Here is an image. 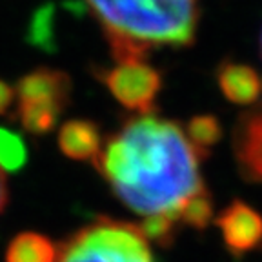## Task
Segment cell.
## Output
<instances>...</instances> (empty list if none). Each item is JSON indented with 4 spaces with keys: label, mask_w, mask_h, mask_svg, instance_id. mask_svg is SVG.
Masks as SVG:
<instances>
[{
    "label": "cell",
    "mask_w": 262,
    "mask_h": 262,
    "mask_svg": "<svg viewBox=\"0 0 262 262\" xmlns=\"http://www.w3.org/2000/svg\"><path fill=\"white\" fill-rule=\"evenodd\" d=\"M6 204H8V182H6L4 171L0 169V213L4 211Z\"/></svg>",
    "instance_id": "9a60e30c"
},
{
    "label": "cell",
    "mask_w": 262,
    "mask_h": 262,
    "mask_svg": "<svg viewBox=\"0 0 262 262\" xmlns=\"http://www.w3.org/2000/svg\"><path fill=\"white\" fill-rule=\"evenodd\" d=\"M226 248L235 257L250 253L262 244V217L251 206L235 201L217 217Z\"/></svg>",
    "instance_id": "5b68a950"
},
{
    "label": "cell",
    "mask_w": 262,
    "mask_h": 262,
    "mask_svg": "<svg viewBox=\"0 0 262 262\" xmlns=\"http://www.w3.org/2000/svg\"><path fill=\"white\" fill-rule=\"evenodd\" d=\"M100 80L124 107L139 115L151 113L162 88V77L146 58H122L102 70Z\"/></svg>",
    "instance_id": "277c9868"
},
{
    "label": "cell",
    "mask_w": 262,
    "mask_h": 262,
    "mask_svg": "<svg viewBox=\"0 0 262 262\" xmlns=\"http://www.w3.org/2000/svg\"><path fill=\"white\" fill-rule=\"evenodd\" d=\"M217 82L229 102L251 104L262 95V78L253 68L238 62H224L217 71Z\"/></svg>",
    "instance_id": "9c48e42d"
},
{
    "label": "cell",
    "mask_w": 262,
    "mask_h": 262,
    "mask_svg": "<svg viewBox=\"0 0 262 262\" xmlns=\"http://www.w3.org/2000/svg\"><path fill=\"white\" fill-rule=\"evenodd\" d=\"M18 100L48 102L64 110L71 95V78L64 71L38 68L29 71L15 86Z\"/></svg>",
    "instance_id": "8992f818"
},
{
    "label": "cell",
    "mask_w": 262,
    "mask_h": 262,
    "mask_svg": "<svg viewBox=\"0 0 262 262\" xmlns=\"http://www.w3.org/2000/svg\"><path fill=\"white\" fill-rule=\"evenodd\" d=\"M6 262H57V246L46 235L24 231L8 244Z\"/></svg>",
    "instance_id": "30bf717a"
},
{
    "label": "cell",
    "mask_w": 262,
    "mask_h": 262,
    "mask_svg": "<svg viewBox=\"0 0 262 262\" xmlns=\"http://www.w3.org/2000/svg\"><path fill=\"white\" fill-rule=\"evenodd\" d=\"M100 22L115 60L146 58L195 40L199 0H84Z\"/></svg>",
    "instance_id": "7a4b0ae2"
},
{
    "label": "cell",
    "mask_w": 262,
    "mask_h": 262,
    "mask_svg": "<svg viewBox=\"0 0 262 262\" xmlns=\"http://www.w3.org/2000/svg\"><path fill=\"white\" fill-rule=\"evenodd\" d=\"M184 129L188 139L191 140V144L195 146L196 151L201 153L202 159H206L209 155L211 147L221 139V124L211 115L193 117Z\"/></svg>",
    "instance_id": "7c38bea8"
},
{
    "label": "cell",
    "mask_w": 262,
    "mask_h": 262,
    "mask_svg": "<svg viewBox=\"0 0 262 262\" xmlns=\"http://www.w3.org/2000/svg\"><path fill=\"white\" fill-rule=\"evenodd\" d=\"M15 97H16L15 88L9 86L8 82L0 78V115L8 113V110L15 102Z\"/></svg>",
    "instance_id": "5bb4252c"
},
{
    "label": "cell",
    "mask_w": 262,
    "mask_h": 262,
    "mask_svg": "<svg viewBox=\"0 0 262 262\" xmlns=\"http://www.w3.org/2000/svg\"><path fill=\"white\" fill-rule=\"evenodd\" d=\"M233 144L242 175L253 182H262V107L248 113L238 122Z\"/></svg>",
    "instance_id": "52a82bcc"
},
{
    "label": "cell",
    "mask_w": 262,
    "mask_h": 262,
    "mask_svg": "<svg viewBox=\"0 0 262 262\" xmlns=\"http://www.w3.org/2000/svg\"><path fill=\"white\" fill-rule=\"evenodd\" d=\"M201 160L182 124L142 113L102 142L93 164L115 196L142 219L147 241L169 246L180 226L202 229L213 217Z\"/></svg>",
    "instance_id": "6da1fadb"
},
{
    "label": "cell",
    "mask_w": 262,
    "mask_h": 262,
    "mask_svg": "<svg viewBox=\"0 0 262 262\" xmlns=\"http://www.w3.org/2000/svg\"><path fill=\"white\" fill-rule=\"evenodd\" d=\"M60 113L62 107L55 106V104L35 102V100H18L16 120L31 135H46L57 126Z\"/></svg>",
    "instance_id": "8fae6325"
},
{
    "label": "cell",
    "mask_w": 262,
    "mask_h": 262,
    "mask_svg": "<svg viewBox=\"0 0 262 262\" xmlns=\"http://www.w3.org/2000/svg\"><path fill=\"white\" fill-rule=\"evenodd\" d=\"M58 147L71 160L93 162L102 147V133L97 124L91 120H68L58 129Z\"/></svg>",
    "instance_id": "ba28073f"
},
{
    "label": "cell",
    "mask_w": 262,
    "mask_h": 262,
    "mask_svg": "<svg viewBox=\"0 0 262 262\" xmlns=\"http://www.w3.org/2000/svg\"><path fill=\"white\" fill-rule=\"evenodd\" d=\"M28 162V147L22 137L0 126V169L15 173Z\"/></svg>",
    "instance_id": "4fadbf2b"
},
{
    "label": "cell",
    "mask_w": 262,
    "mask_h": 262,
    "mask_svg": "<svg viewBox=\"0 0 262 262\" xmlns=\"http://www.w3.org/2000/svg\"><path fill=\"white\" fill-rule=\"evenodd\" d=\"M57 262H155L139 224L100 217L57 248Z\"/></svg>",
    "instance_id": "3957f363"
}]
</instances>
